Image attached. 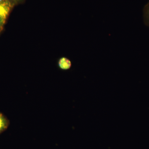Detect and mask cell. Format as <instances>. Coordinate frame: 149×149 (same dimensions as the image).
Listing matches in <instances>:
<instances>
[{
  "label": "cell",
  "instance_id": "8992f818",
  "mask_svg": "<svg viewBox=\"0 0 149 149\" xmlns=\"http://www.w3.org/2000/svg\"><path fill=\"white\" fill-rule=\"evenodd\" d=\"M8 1H10L9 0H0V3L6 2Z\"/></svg>",
  "mask_w": 149,
  "mask_h": 149
},
{
  "label": "cell",
  "instance_id": "3957f363",
  "mask_svg": "<svg viewBox=\"0 0 149 149\" xmlns=\"http://www.w3.org/2000/svg\"><path fill=\"white\" fill-rule=\"evenodd\" d=\"M9 125V121L2 113H0V134L5 131Z\"/></svg>",
  "mask_w": 149,
  "mask_h": 149
},
{
  "label": "cell",
  "instance_id": "6da1fadb",
  "mask_svg": "<svg viewBox=\"0 0 149 149\" xmlns=\"http://www.w3.org/2000/svg\"><path fill=\"white\" fill-rule=\"evenodd\" d=\"M13 5L10 1L0 3V28L5 23L6 19Z\"/></svg>",
  "mask_w": 149,
  "mask_h": 149
},
{
  "label": "cell",
  "instance_id": "7a4b0ae2",
  "mask_svg": "<svg viewBox=\"0 0 149 149\" xmlns=\"http://www.w3.org/2000/svg\"><path fill=\"white\" fill-rule=\"evenodd\" d=\"M58 66L62 70H68L72 66V63L69 59L63 57L58 60Z\"/></svg>",
  "mask_w": 149,
  "mask_h": 149
},
{
  "label": "cell",
  "instance_id": "5b68a950",
  "mask_svg": "<svg viewBox=\"0 0 149 149\" xmlns=\"http://www.w3.org/2000/svg\"><path fill=\"white\" fill-rule=\"evenodd\" d=\"M9 1L13 4L14 5L15 4L19 3L22 2L23 0H9Z\"/></svg>",
  "mask_w": 149,
  "mask_h": 149
},
{
  "label": "cell",
  "instance_id": "277c9868",
  "mask_svg": "<svg viewBox=\"0 0 149 149\" xmlns=\"http://www.w3.org/2000/svg\"><path fill=\"white\" fill-rule=\"evenodd\" d=\"M144 22L147 27H149V0L144 6L143 10Z\"/></svg>",
  "mask_w": 149,
  "mask_h": 149
}]
</instances>
